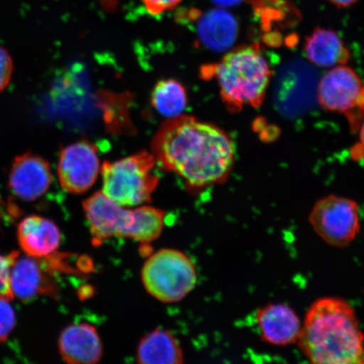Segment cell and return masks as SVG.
I'll return each instance as SVG.
<instances>
[{
  "label": "cell",
  "instance_id": "cell-22",
  "mask_svg": "<svg viewBox=\"0 0 364 364\" xmlns=\"http://www.w3.org/2000/svg\"><path fill=\"white\" fill-rule=\"evenodd\" d=\"M147 11L153 16L174 10L181 2V0H142Z\"/></svg>",
  "mask_w": 364,
  "mask_h": 364
},
{
  "label": "cell",
  "instance_id": "cell-18",
  "mask_svg": "<svg viewBox=\"0 0 364 364\" xmlns=\"http://www.w3.org/2000/svg\"><path fill=\"white\" fill-rule=\"evenodd\" d=\"M153 107L161 115L173 118L179 117L188 104V93L182 84L175 80H163L154 88L151 95Z\"/></svg>",
  "mask_w": 364,
  "mask_h": 364
},
{
  "label": "cell",
  "instance_id": "cell-17",
  "mask_svg": "<svg viewBox=\"0 0 364 364\" xmlns=\"http://www.w3.org/2000/svg\"><path fill=\"white\" fill-rule=\"evenodd\" d=\"M136 361L143 364H181L184 355L171 332L156 329L140 340L136 354Z\"/></svg>",
  "mask_w": 364,
  "mask_h": 364
},
{
  "label": "cell",
  "instance_id": "cell-12",
  "mask_svg": "<svg viewBox=\"0 0 364 364\" xmlns=\"http://www.w3.org/2000/svg\"><path fill=\"white\" fill-rule=\"evenodd\" d=\"M188 14L197 21L198 36L205 48L224 52L235 44L239 34L238 21L225 9H212L204 13L192 10Z\"/></svg>",
  "mask_w": 364,
  "mask_h": 364
},
{
  "label": "cell",
  "instance_id": "cell-9",
  "mask_svg": "<svg viewBox=\"0 0 364 364\" xmlns=\"http://www.w3.org/2000/svg\"><path fill=\"white\" fill-rule=\"evenodd\" d=\"M100 171L97 149L88 141H79L62 150L58 175L66 192L75 194L87 192L97 181Z\"/></svg>",
  "mask_w": 364,
  "mask_h": 364
},
{
  "label": "cell",
  "instance_id": "cell-25",
  "mask_svg": "<svg viewBox=\"0 0 364 364\" xmlns=\"http://www.w3.org/2000/svg\"><path fill=\"white\" fill-rule=\"evenodd\" d=\"M359 138H360V142L364 149V121L360 127V131H359Z\"/></svg>",
  "mask_w": 364,
  "mask_h": 364
},
{
  "label": "cell",
  "instance_id": "cell-15",
  "mask_svg": "<svg viewBox=\"0 0 364 364\" xmlns=\"http://www.w3.org/2000/svg\"><path fill=\"white\" fill-rule=\"evenodd\" d=\"M304 52L313 65L326 68L347 65L351 57L339 35L334 31L323 28H316L308 36Z\"/></svg>",
  "mask_w": 364,
  "mask_h": 364
},
{
  "label": "cell",
  "instance_id": "cell-20",
  "mask_svg": "<svg viewBox=\"0 0 364 364\" xmlns=\"http://www.w3.org/2000/svg\"><path fill=\"white\" fill-rule=\"evenodd\" d=\"M17 252H13L7 257L0 255V297L12 300L14 295L11 289L10 272L11 264Z\"/></svg>",
  "mask_w": 364,
  "mask_h": 364
},
{
  "label": "cell",
  "instance_id": "cell-2",
  "mask_svg": "<svg viewBox=\"0 0 364 364\" xmlns=\"http://www.w3.org/2000/svg\"><path fill=\"white\" fill-rule=\"evenodd\" d=\"M297 343L312 363H364V335L356 311L341 298H321L311 304Z\"/></svg>",
  "mask_w": 364,
  "mask_h": 364
},
{
  "label": "cell",
  "instance_id": "cell-7",
  "mask_svg": "<svg viewBox=\"0 0 364 364\" xmlns=\"http://www.w3.org/2000/svg\"><path fill=\"white\" fill-rule=\"evenodd\" d=\"M309 224L318 237L334 247H346L360 231V210L354 200L329 195L314 205Z\"/></svg>",
  "mask_w": 364,
  "mask_h": 364
},
{
  "label": "cell",
  "instance_id": "cell-6",
  "mask_svg": "<svg viewBox=\"0 0 364 364\" xmlns=\"http://www.w3.org/2000/svg\"><path fill=\"white\" fill-rule=\"evenodd\" d=\"M197 279L193 261L174 249L158 250L148 258L142 268L145 289L163 303L181 301L192 292Z\"/></svg>",
  "mask_w": 364,
  "mask_h": 364
},
{
  "label": "cell",
  "instance_id": "cell-3",
  "mask_svg": "<svg viewBox=\"0 0 364 364\" xmlns=\"http://www.w3.org/2000/svg\"><path fill=\"white\" fill-rule=\"evenodd\" d=\"M203 79H216L223 102L230 112L259 108L265 100L272 72L257 43L232 50L216 65L202 68Z\"/></svg>",
  "mask_w": 364,
  "mask_h": 364
},
{
  "label": "cell",
  "instance_id": "cell-24",
  "mask_svg": "<svg viewBox=\"0 0 364 364\" xmlns=\"http://www.w3.org/2000/svg\"><path fill=\"white\" fill-rule=\"evenodd\" d=\"M329 1L338 8H347L356 4L358 0H329Z\"/></svg>",
  "mask_w": 364,
  "mask_h": 364
},
{
  "label": "cell",
  "instance_id": "cell-16",
  "mask_svg": "<svg viewBox=\"0 0 364 364\" xmlns=\"http://www.w3.org/2000/svg\"><path fill=\"white\" fill-rule=\"evenodd\" d=\"M14 258L10 272L11 289L14 297L31 300L48 292V281L40 263L29 256Z\"/></svg>",
  "mask_w": 364,
  "mask_h": 364
},
{
  "label": "cell",
  "instance_id": "cell-4",
  "mask_svg": "<svg viewBox=\"0 0 364 364\" xmlns=\"http://www.w3.org/2000/svg\"><path fill=\"white\" fill-rule=\"evenodd\" d=\"M83 208L95 240L117 237L150 243L159 237L165 224L161 209L146 205L127 208L102 192L86 199Z\"/></svg>",
  "mask_w": 364,
  "mask_h": 364
},
{
  "label": "cell",
  "instance_id": "cell-19",
  "mask_svg": "<svg viewBox=\"0 0 364 364\" xmlns=\"http://www.w3.org/2000/svg\"><path fill=\"white\" fill-rule=\"evenodd\" d=\"M11 300L0 297V343L6 341L16 324L15 311Z\"/></svg>",
  "mask_w": 364,
  "mask_h": 364
},
{
  "label": "cell",
  "instance_id": "cell-23",
  "mask_svg": "<svg viewBox=\"0 0 364 364\" xmlns=\"http://www.w3.org/2000/svg\"><path fill=\"white\" fill-rule=\"evenodd\" d=\"M211 2L221 8H229L240 6L245 0H210Z\"/></svg>",
  "mask_w": 364,
  "mask_h": 364
},
{
  "label": "cell",
  "instance_id": "cell-1",
  "mask_svg": "<svg viewBox=\"0 0 364 364\" xmlns=\"http://www.w3.org/2000/svg\"><path fill=\"white\" fill-rule=\"evenodd\" d=\"M151 149L164 170L175 173L193 190L225 181L235 163L234 144L225 131L193 116L163 124Z\"/></svg>",
  "mask_w": 364,
  "mask_h": 364
},
{
  "label": "cell",
  "instance_id": "cell-10",
  "mask_svg": "<svg viewBox=\"0 0 364 364\" xmlns=\"http://www.w3.org/2000/svg\"><path fill=\"white\" fill-rule=\"evenodd\" d=\"M53 182L49 163L42 157L26 152L12 164L9 188L23 201H34L48 192Z\"/></svg>",
  "mask_w": 364,
  "mask_h": 364
},
{
  "label": "cell",
  "instance_id": "cell-13",
  "mask_svg": "<svg viewBox=\"0 0 364 364\" xmlns=\"http://www.w3.org/2000/svg\"><path fill=\"white\" fill-rule=\"evenodd\" d=\"M58 348L63 360L70 364H94L102 358L101 338L87 323L67 326L59 338Z\"/></svg>",
  "mask_w": 364,
  "mask_h": 364
},
{
  "label": "cell",
  "instance_id": "cell-14",
  "mask_svg": "<svg viewBox=\"0 0 364 364\" xmlns=\"http://www.w3.org/2000/svg\"><path fill=\"white\" fill-rule=\"evenodd\" d=\"M17 236L23 252L34 258L51 256L61 242L57 225L48 218L36 215L26 217L20 223Z\"/></svg>",
  "mask_w": 364,
  "mask_h": 364
},
{
  "label": "cell",
  "instance_id": "cell-11",
  "mask_svg": "<svg viewBox=\"0 0 364 364\" xmlns=\"http://www.w3.org/2000/svg\"><path fill=\"white\" fill-rule=\"evenodd\" d=\"M256 318L259 333L265 343L277 347L298 343L302 323L288 304H267L258 309Z\"/></svg>",
  "mask_w": 364,
  "mask_h": 364
},
{
  "label": "cell",
  "instance_id": "cell-8",
  "mask_svg": "<svg viewBox=\"0 0 364 364\" xmlns=\"http://www.w3.org/2000/svg\"><path fill=\"white\" fill-rule=\"evenodd\" d=\"M317 98L323 108L343 114L353 126L357 114L364 112V84L353 68H331L318 82Z\"/></svg>",
  "mask_w": 364,
  "mask_h": 364
},
{
  "label": "cell",
  "instance_id": "cell-5",
  "mask_svg": "<svg viewBox=\"0 0 364 364\" xmlns=\"http://www.w3.org/2000/svg\"><path fill=\"white\" fill-rule=\"evenodd\" d=\"M153 154L140 152L117 161H106L101 167L102 193L127 208L151 201L159 182L154 173Z\"/></svg>",
  "mask_w": 364,
  "mask_h": 364
},
{
  "label": "cell",
  "instance_id": "cell-21",
  "mask_svg": "<svg viewBox=\"0 0 364 364\" xmlns=\"http://www.w3.org/2000/svg\"><path fill=\"white\" fill-rule=\"evenodd\" d=\"M13 60L6 48L0 46V92L7 88L13 74Z\"/></svg>",
  "mask_w": 364,
  "mask_h": 364
}]
</instances>
